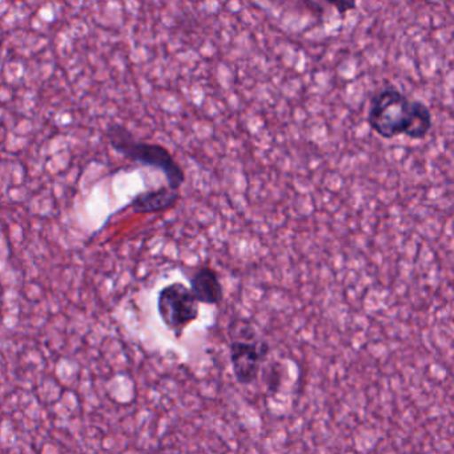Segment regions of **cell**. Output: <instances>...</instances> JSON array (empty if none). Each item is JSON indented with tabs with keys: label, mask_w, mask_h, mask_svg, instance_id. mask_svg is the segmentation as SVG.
Listing matches in <instances>:
<instances>
[{
	"label": "cell",
	"mask_w": 454,
	"mask_h": 454,
	"mask_svg": "<svg viewBox=\"0 0 454 454\" xmlns=\"http://www.w3.org/2000/svg\"><path fill=\"white\" fill-rule=\"evenodd\" d=\"M368 124L382 139L405 135L409 139L421 140L432 129L433 116L421 100H409L395 87H387L372 99Z\"/></svg>",
	"instance_id": "1"
},
{
	"label": "cell",
	"mask_w": 454,
	"mask_h": 454,
	"mask_svg": "<svg viewBox=\"0 0 454 454\" xmlns=\"http://www.w3.org/2000/svg\"><path fill=\"white\" fill-rule=\"evenodd\" d=\"M106 135H107L108 145L124 158L134 161V163L153 167V168L163 172L168 187L172 190H180L183 183L185 182V175L182 167L163 145L140 142L129 129L118 123L110 124Z\"/></svg>",
	"instance_id": "2"
},
{
	"label": "cell",
	"mask_w": 454,
	"mask_h": 454,
	"mask_svg": "<svg viewBox=\"0 0 454 454\" xmlns=\"http://www.w3.org/2000/svg\"><path fill=\"white\" fill-rule=\"evenodd\" d=\"M158 312L164 325L180 337L199 317V301L187 286L172 283L159 292Z\"/></svg>",
	"instance_id": "3"
},
{
	"label": "cell",
	"mask_w": 454,
	"mask_h": 454,
	"mask_svg": "<svg viewBox=\"0 0 454 454\" xmlns=\"http://www.w3.org/2000/svg\"><path fill=\"white\" fill-rule=\"evenodd\" d=\"M233 373L240 384L248 385L259 376L270 345L264 341H233L230 347Z\"/></svg>",
	"instance_id": "4"
},
{
	"label": "cell",
	"mask_w": 454,
	"mask_h": 454,
	"mask_svg": "<svg viewBox=\"0 0 454 454\" xmlns=\"http://www.w3.org/2000/svg\"><path fill=\"white\" fill-rule=\"evenodd\" d=\"M179 199V190L161 187L139 193L129 201V207L135 214H158L174 208Z\"/></svg>",
	"instance_id": "5"
},
{
	"label": "cell",
	"mask_w": 454,
	"mask_h": 454,
	"mask_svg": "<svg viewBox=\"0 0 454 454\" xmlns=\"http://www.w3.org/2000/svg\"><path fill=\"white\" fill-rule=\"evenodd\" d=\"M190 288L199 304L217 305L224 296L216 270L209 267L200 268L193 273Z\"/></svg>",
	"instance_id": "6"
},
{
	"label": "cell",
	"mask_w": 454,
	"mask_h": 454,
	"mask_svg": "<svg viewBox=\"0 0 454 454\" xmlns=\"http://www.w3.org/2000/svg\"><path fill=\"white\" fill-rule=\"evenodd\" d=\"M324 2L333 7L341 18H344L348 12H353L357 7L356 0H324Z\"/></svg>",
	"instance_id": "7"
},
{
	"label": "cell",
	"mask_w": 454,
	"mask_h": 454,
	"mask_svg": "<svg viewBox=\"0 0 454 454\" xmlns=\"http://www.w3.org/2000/svg\"><path fill=\"white\" fill-rule=\"evenodd\" d=\"M4 310H6V291H4V281L0 278V325L4 324Z\"/></svg>",
	"instance_id": "8"
}]
</instances>
